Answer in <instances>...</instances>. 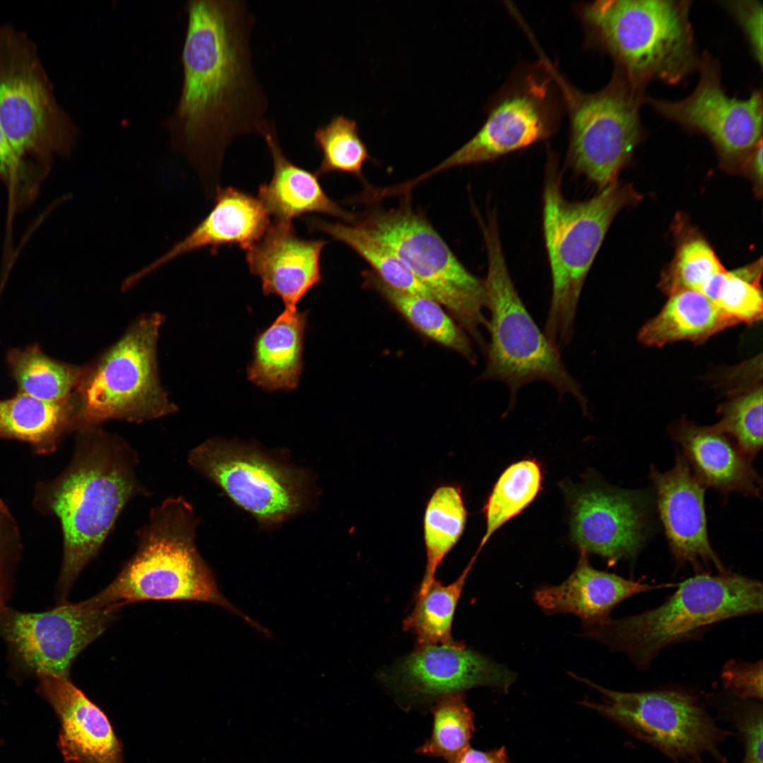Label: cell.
<instances>
[{
    "mask_svg": "<svg viewBox=\"0 0 763 763\" xmlns=\"http://www.w3.org/2000/svg\"><path fill=\"white\" fill-rule=\"evenodd\" d=\"M23 157L13 148L0 121V176L11 178L25 171Z\"/></svg>",
    "mask_w": 763,
    "mask_h": 763,
    "instance_id": "cell-44",
    "label": "cell"
},
{
    "mask_svg": "<svg viewBox=\"0 0 763 763\" xmlns=\"http://www.w3.org/2000/svg\"><path fill=\"white\" fill-rule=\"evenodd\" d=\"M721 420L714 425L751 459L762 446V386L736 396L720 408Z\"/></svg>",
    "mask_w": 763,
    "mask_h": 763,
    "instance_id": "cell-38",
    "label": "cell"
},
{
    "mask_svg": "<svg viewBox=\"0 0 763 763\" xmlns=\"http://www.w3.org/2000/svg\"><path fill=\"white\" fill-rule=\"evenodd\" d=\"M432 714V735L417 752L452 763L469 747L474 731L473 712L462 693H456L439 697Z\"/></svg>",
    "mask_w": 763,
    "mask_h": 763,
    "instance_id": "cell-36",
    "label": "cell"
},
{
    "mask_svg": "<svg viewBox=\"0 0 763 763\" xmlns=\"http://www.w3.org/2000/svg\"><path fill=\"white\" fill-rule=\"evenodd\" d=\"M179 100L163 126L173 150L199 175L210 199L219 189L228 146L256 134L269 101L256 71V16L242 0H189Z\"/></svg>",
    "mask_w": 763,
    "mask_h": 763,
    "instance_id": "cell-1",
    "label": "cell"
},
{
    "mask_svg": "<svg viewBox=\"0 0 763 763\" xmlns=\"http://www.w3.org/2000/svg\"><path fill=\"white\" fill-rule=\"evenodd\" d=\"M560 87L569 113L567 162L601 189L616 181L643 135L639 109L644 87L618 69L610 83L593 93L570 86L546 63Z\"/></svg>",
    "mask_w": 763,
    "mask_h": 763,
    "instance_id": "cell-10",
    "label": "cell"
},
{
    "mask_svg": "<svg viewBox=\"0 0 763 763\" xmlns=\"http://www.w3.org/2000/svg\"><path fill=\"white\" fill-rule=\"evenodd\" d=\"M482 229L488 259L484 284L490 338L480 379L505 384L509 390V408L514 406L521 388L543 381L560 396H572L587 413L588 399L580 384L567 371L560 350L540 331L518 294L507 266L495 213Z\"/></svg>",
    "mask_w": 763,
    "mask_h": 763,
    "instance_id": "cell-7",
    "label": "cell"
},
{
    "mask_svg": "<svg viewBox=\"0 0 763 763\" xmlns=\"http://www.w3.org/2000/svg\"><path fill=\"white\" fill-rule=\"evenodd\" d=\"M68 466L38 486L36 504L60 521L63 558L57 599L64 603L76 579L93 560L126 505L149 491L136 471L138 456L119 435L101 426L77 431Z\"/></svg>",
    "mask_w": 763,
    "mask_h": 763,
    "instance_id": "cell-2",
    "label": "cell"
},
{
    "mask_svg": "<svg viewBox=\"0 0 763 763\" xmlns=\"http://www.w3.org/2000/svg\"><path fill=\"white\" fill-rule=\"evenodd\" d=\"M724 270L705 240L690 239L678 251L668 281V290L670 293L682 289L699 292L711 278Z\"/></svg>",
    "mask_w": 763,
    "mask_h": 763,
    "instance_id": "cell-39",
    "label": "cell"
},
{
    "mask_svg": "<svg viewBox=\"0 0 763 763\" xmlns=\"http://www.w3.org/2000/svg\"><path fill=\"white\" fill-rule=\"evenodd\" d=\"M475 561L471 558L459 578L451 584L444 585L435 579L425 592L417 596L413 610L403 621V629L415 636L416 646L460 644L453 639L452 622Z\"/></svg>",
    "mask_w": 763,
    "mask_h": 763,
    "instance_id": "cell-32",
    "label": "cell"
},
{
    "mask_svg": "<svg viewBox=\"0 0 763 763\" xmlns=\"http://www.w3.org/2000/svg\"><path fill=\"white\" fill-rule=\"evenodd\" d=\"M666 586H652L597 570L591 566L587 552L580 550L571 575L559 585L537 588L533 600L548 615L572 614L583 625H589L610 617L613 608L629 597Z\"/></svg>",
    "mask_w": 763,
    "mask_h": 763,
    "instance_id": "cell-24",
    "label": "cell"
},
{
    "mask_svg": "<svg viewBox=\"0 0 763 763\" xmlns=\"http://www.w3.org/2000/svg\"><path fill=\"white\" fill-rule=\"evenodd\" d=\"M749 161L756 181L762 185V141L749 155Z\"/></svg>",
    "mask_w": 763,
    "mask_h": 763,
    "instance_id": "cell-46",
    "label": "cell"
},
{
    "mask_svg": "<svg viewBox=\"0 0 763 763\" xmlns=\"http://www.w3.org/2000/svg\"><path fill=\"white\" fill-rule=\"evenodd\" d=\"M658 509L671 553L679 565L696 570L712 565L719 574L728 572L711 547L704 506L705 487L678 454L673 467L660 472L650 469Z\"/></svg>",
    "mask_w": 763,
    "mask_h": 763,
    "instance_id": "cell-19",
    "label": "cell"
},
{
    "mask_svg": "<svg viewBox=\"0 0 763 763\" xmlns=\"http://www.w3.org/2000/svg\"><path fill=\"white\" fill-rule=\"evenodd\" d=\"M631 199L617 181L583 201H569L554 158L547 165L543 193V227L552 276V297L544 334L559 350L574 334L578 302L607 231Z\"/></svg>",
    "mask_w": 763,
    "mask_h": 763,
    "instance_id": "cell-5",
    "label": "cell"
},
{
    "mask_svg": "<svg viewBox=\"0 0 763 763\" xmlns=\"http://www.w3.org/2000/svg\"><path fill=\"white\" fill-rule=\"evenodd\" d=\"M310 231L325 233L348 245L365 259L373 271L389 285L405 292L432 298L396 254L370 231L357 223H333L313 218L307 221ZM434 300V299H433Z\"/></svg>",
    "mask_w": 763,
    "mask_h": 763,
    "instance_id": "cell-30",
    "label": "cell"
},
{
    "mask_svg": "<svg viewBox=\"0 0 763 763\" xmlns=\"http://www.w3.org/2000/svg\"><path fill=\"white\" fill-rule=\"evenodd\" d=\"M670 432L682 449L681 455L704 487L759 497L762 480L752 459L715 425L702 427L681 420Z\"/></svg>",
    "mask_w": 763,
    "mask_h": 763,
    "instance_id": "cell-23",
    "label": "cell"
},
{
    "mask_svg": "<svg viewBox=\"0 0 763 763\" xmlns=\"http://www.w3.org/2000/svg\"><path fill=\"white\" fill-rule=\"evenodd\" d=\"M726 717L737 729L744 747L742 763H762V707L747 702L731 706Z\"/></svg>",
    "mask_w": 763,
    "mask_h": 763,
    "instance_id": "cell-40",
    "label": "cell"
},
{
    "mask_svg": "<svg viewBox=\"0 0 763 763\" xmlns=\"http://www.w3.org/2000/svg\"><path fill=\"white\" fill-rule=\"evenodd\" d=\"M761 271L757 266L715 275L699 291L738 324H752L762 317Z\"/></svg>",
    "mask_w": 763,
    "mask_h": 763,
    "instance_id": "cell-37",
    "label": "cell"
},
{
    "mask_svg": "<svg viewBox=\"0 0 763 763\" xmlns=\"http://www.w3.org/2000/svg\"><path fill=\"white\" fill-rule=\"evenodd\" d=\"M37 691L60 721L58 747L68 763H125L124 745L105 712L70 679L42 675Z\"/></svg>",
    "mask_w": 763,
    "mask_h": 763,
    "instance_id": "cell-20",
    "label": "cell"
},
{
    "mask_svg": "<svg viewBox=\"0 0 763 763\" xmlns=\"http://www.w3.org/2000/svg\"><path fill=\"white\" fill-rule=\"evenodd\" d=\"M690 1L603 0L583 6V23L633 83L677 84L698 69Z\"/></svg>",
    "mask_w": 763,
    "mask_h": 763,
    "instance_id": "cell-6",
    "label": "cell"
},
{
    "mask_svg": "<svg viewBox=\"0 0 763 763\" xmlns=\"http://www.w3.org/2000/svg\"><path fill=\"white\" fill-rule=\"evenodd\" d=\"M364 277L369 288L382 295L420 333L457 352L470 362H476L468 337L437 301L393 288L373 271L365 272Z\"/></svg>",
    "mask_w": 763,
    "mask_h": 763,
    "instance_id": "cell-29",
    "label": "cell"
},
{
    "mask_svg": "<svg viewBox=\"0 0 763 763\" xmlns=\"http://www.w3.org/2000/svg\"><path fill=\"white\" fill-rule=\"evenodd\" d=\"M308 314L285 309L256 336L253 360L247 368L250 382L267 391L296 389L303 369Z\"/></svg>",
    "mask_w": 763,
    "mask_h": 763,
    "instance_id": "cell-26",
    "label": "cell"
},
{
    "mask_svg": "<svg viewBox=\"0 0 763 763\" xmlns=\"http://www.w3.org/2000/svg\"><path fill=\"white\" fill-rule=\"evenodd\" d=\"M0 121L23 158L67 153L79 134L57 101L34 42L8 25H0Z\"/></svg>",
    "mask_w": 763,
    "mask_h": 763,
    "instance_id": "cell-11",
    "label": "cell"
},
{
    "mask_svg": "<svg viewBox=\"0 0 763 763\" xmlns=\"http://www.w3.org/2000/svg\"><path fill=\"white\" fill-rule=\"evenodd\" d=\"M256 134L265 141L273 166L270 182L259 187L258 199L274 220L292 222L307 213H317L346 223L355 222L357 216L327 196L316 173L298 166L285 155L274 120L266 118Z\"/></svg>",
    "mask_w": 763,
    "mask_h": 763,
    "instance_id": "cell-25",
    "label": "cell"
},
{
    "mask_svg": "<svg viewBox=\"0 0 763 763\" xmlns=\"http://www.w3.org/2000/svg\"><path fill=\"white\" fill-rule=\"evenodd\" d=\"M662 605L620 619L583 625L582 637L624 653L645 670L663 649L719 622L762 611V584L726 572L699 573L680 584Z\"/></svg>",
    "mask_w": 763,
    "mask_h": 763,
    "instance_id": "cell-4",
    "label": "cell"
},
{
    "mask_svg": "<svg viewBox=\"0 0 763 763\" xmlns=\"http://www.w3.org/2000/svg\"><path fill=\"white\" fill-rule=\"evenodd\" d=\"M543 474L535 459L507 467L495 484L483 508L486 529L478 548L479 554L490 538L506 522L519 514L541 490Z\"/></svg>",
    "mask_w": 763,
    "mask_h": 763,
    "instance_id": "cell-34",
    "label": "cell"
},
{
    "mask_svg": "<svg viewBox=\"0 0 763 763\" xmlns=\"http://www.w3.org/2000/svg\"><path fill=\"white\" fill-rule=\"evenodd\" d=\"M721 678L724 687L742 700L762 701V661L754 663L730 661L723 668Z\"/></svg>",
    "mask_w": 763,
    "mask_h": 763,
    "instance_id": "cell-42",
    "label": "cell"
},
{
    "mask_svg": "<svg viewBox=\"0 0 763 763\" xmlns=\"http://www.w3.org/2000/svg\"><path fill=\"white\" fill-rule=\"evenodd\" d=\"M215 206L184 238L148 265L127 277L126 290L173 259L203 248L215 253L220 247L237 245L247 251L265 234L271 222L265 207L253 195L233 187L220 188Z\"/></svg>",
    "mask_w": 763,
    "mask_h": 763,
    "instance_id": "cell-22",
    "label": "cell"
},
{
    "mask_svg": "<svg viewBox=\"0 0 763 763\" xmlns=\"http://www.w3.org/2000/svg\"><path fill=\"white\" fill-rule=\"evenodd\" d=\"M73 430H76L73 394L60 401H42L21 393L0 400V438L27 442L35 452L45 454L54 451L64 436Z\"/></svg>",
    "mask_w": 763,
    "mask_h": 763,
    "instance_id": "cell-28",
    "label": "cell"
},
{
    "mask_svg": "<svg viewBox=\"0 0 763 763\" xmlns=\"http://www.w3.org/2000/svg\"><path fill=\"white\" fill-rule=\"evenodd\" d=\"M467 511L461 490L453 485L437 487L425 508L423 531L427 563L418 595L426 591L445 556L461 536Z\"/></svg>",
    "mask_w": 763,
    "mask_h": 763,
    "instance_id": "cell-31",
    "label": "cell"
},
{
    "mask_svg": "<svg viewBox=\"0 0 763 763\" xmlns=\"http://www.w3.org/2000/svg\"><path fill=\"white\" fill-rule=\"evenodd\" d=\"M314 141L322 155L315 172L318 176L345 172L362 179V167L370 155L355 120L343 114L334 115L328 123L316 129Z\"/></svg>",
    "mask_w": 763,
    "mask_h": 763,
    "instance_id": "cell-35",
    "label": "cell"
},
{
    "mask_svg": "<svg viewBox=\"0 0 763 763\" xmlns=\"http://www.w3.org/2000/svg\"><path fill=\"white\" fill-rule=\"evenodd\" d=\"M121 608L92 597L41 613L6 607L0 613V637L7 648L10 672L70 679L76 657L117 619Z\"/></svg>",
    "mask_w": 763,
    "mask_h": 763,
    "instance_id": "cell-14",
    "label": "cell"
},
{
    "mask_svg": "<svg viewBox=\"0 0 763 763\" xmlns=\"http://www.w3.org/2000/svg\"><path fill=\"white\" fill-rule=\"evenodd\" d=\"M548 81L529 77L490 110L479 131L432 169L403 182L406 192L432 175L456 166L494 160L547 138L552 132L555 110Z\"/></svg>",
    "mask_w": 763,
    "mask_h": 763,
    "instance_id": "cell-16",
    "label": "cell"
},
{
    "mask_svg": "<svg viewBox=\"0 0 763 763\" xmlns=\"http://www.w3.org/2000/svg\"><path fill=\"white\" fill-rule=\"evenodd\" d=\"M736 324L701 292L682 289L670 293L661 312L640 329L638 338L656 347L680 341L701 343Z\"/></svg>",
    "mask_w": 763,
    "mask_h": 763,
    "instance_id": "cell-27",
    "label": "cell"
},
{
    "mask_svg": "<svg viewBox=\"0 0 763 763\" xmlns=\"http://www.w3.org/2000/svg\"><path fill=\"white\" fill-rule=\"evenodd\" d=\"M726 9L740 25L753 57L762 64V6L757 1H727Z\"/></svg>",
    "mask_w": 763,
    "mask_h": 763,
    "instance_id": "cell-43",
    "label": "cell"
},
{
    "mask_svg": "<svg viewBox=\"0 0 763 763\" xmlns=\"http://www.w3.org/2000/svg\"><path fill=\"white\" fill-rule=\"evenodd\" d=\"M650 511L643 492L589 490L578 495L572 505V538L579 550L610 562L634 560L649 535Z\"/></svg>",
    "mask_w": 763,
    "mask_h": 763,
    "instance_id": "cell-17",
    "label": "cell"
},
{
    "mask_svg": "<svg viewBox=\"0 0 763 763\" xmlns=\"http://www.w3.org/2000/svg\"><path fill=\"white\" fill-rule=\"evenodd\" d=\"M164 316L148 313L95 361L73 391L76 432L110 420L143 422L177 410L159 378L157 345Z\"/></svg>",
    "mask_w": 763,
    "mask_h": 763,
    "instance_id": "cell-8",
    "label": "cell"
},
{
    "mask_svg": "<svg viewBox=\"0 0 763 763\" xmlns=\"http://www.w3.org/2000/svg\"><path fill=\"white\" fill-rule=\"evenodd\" d=\"M20 549L16 523L7 506L0 499V613L7 607Z\"/></svg>",
    "mask_w": 763,
    "mask_h": 763,
    "instance_id": "cell-41",
    "label": "cell"
},
{
    "mask_svg": "<svg viewBox=\"0 0 763 763\" xmlns=\"http://www.w3.org/2000/svg\"><path fill=\"white\" fill-rule=\"evenodd\" d=\"M8 362L18 393L47 401L71 397L84 368L53 360L37 345L11 351Z\"/></svg>",
    "mask_w": 763,
    "mask_h": 763,
    "instance_id": "cell-33",
    "label": "cell"
},
{
    "mask_svg": "<svg viewBox=\"0 0 763 763\" xmlns=\"http://www.w3.org/2000/svg\"><path fill=\"white\" fill-rule=\"evenodd\" d=\"M694 91L678 101L645 97L658 113L686 130L706 136L726 159L750 155L762 141V93L745 100L729 97L721 83L718 62L705 52L698 66Z\"/></svg>",
    "mask_w": 763,
    "mask_h": 763,
    "instance_id": "cell-15",
    "label": "cell"
},
{
    "mask_svg": "<svg viewBox=\"0 0 763 763\" xmlns=\"http://www.w3.org/2000/svg\"><path fill=\"white\" fill-rule=\"evenodd\" d=\"M326 243L300 237L292 222L273 220L247 251L246 261L266 296L278 295L285 309H296L307 292L322 280L320 255Z\"/></svg>",
    "mask_w": 763,
    "mask_h": 763,
    "instance_id": "cell-21",
    "label": "cell"
},
{
    "mask_svg": "<svg viewBox=\"0 0 763 763\" xmlns=\"http://www.w3.org/2000/svg\"><path fill=\"white\" fill-rule=\"evenodd\" d=\"M452 763H511L504 747L491 751L483 752L466 749Z\"/></svg>",
    "mask_w": 763,
    "mask_h": 763,
    "instance_id": "cell-45",
    "label": "cell"
},
{
    "mask_svg": "<svg viewBox=\"0 0 763 763\" xmlns=\"http://www.w3.org/2000/svg\"><path fill=\"white\" fill-rule=\"evenodd\" d=\"M187 459L261 524L287 520L310 503L306 472L254 446L211 439L192 449Z\"/></svg>",
    "mask_w": 763,
    "mask_h": 763,
    "instance_id": "cell-13",
    "label": "cell"
},
{
    "mask_svg": "<svg viewBox=\"0 0 763 763\" xmlns=\"http://www.w3.org/2000/svg\"><path fill=\"white\" fill-rule=\"evenodd\" d=\"M598 691L602 702H583L620 724L637 738L675 761L702 763L708 753L725 763L718 745L728 732L718 727L697 697L682 690L644 692L609 690L573 673Z\"/></svg>",
    "mask_w": 763,
    "mask_h": 763,
    "instance_id": "cell-12",
    "label": "cell"
},
{
    "mask_svg": "<svg viewBox=\"0 0 763 763\" xmlns=\"http://www.w3.org/2000/svg\"><path fill=\"white\" fill-rule=\"evenodd\" d=\"M199 519L184 497H173L153 507L136 532L137 549L115 579L92 596L123 607L143 601L203 602L239 616L265 634L266 629L244 615L219 590L213 572L196 545Z\"/></svg>",
    "mask_w": 763,
    "mask_h": 763,
    "instance_id": "cell-3",
    "label": "cell"
},
{
    "mask_svg": "<svg viewBox=\"0 0 763 763\" xmlns=\"http://www.w3.org/2000/svg\"><path fill=\"white\" fill-rule=\"evenodd\" d=\"M385 679L414 697L438 699L483 685L507 692L516 674L460 643L456 646H416Z\"/></svg>",
    "mask_w": 763,
    "mask_h": 763,
    "instance_id": "cell-18",
    "label": "cell"
},
{
    "mask_svg": "<svg viewBox=\"0 0 763 763\" xmlns=\"http://www.w3.org/2000/svg\"><path fill=\"white\" fill-rule=\"evenodd\" d=\"M355 223L386 244L485 351L480 330L488 324L484 280L463 266L423 215L406 203L371 211Z\"/></svg>",
    "mask_w": 763,
    "mask_h": 763,
    "instance_id": "cell-9",
    "label": "cell"
}]
</instances>
